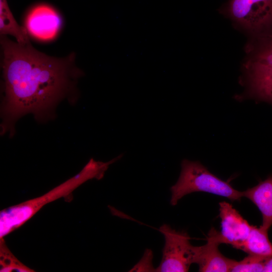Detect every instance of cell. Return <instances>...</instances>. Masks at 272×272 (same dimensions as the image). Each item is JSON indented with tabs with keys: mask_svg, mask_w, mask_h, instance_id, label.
I'll return each mask as SVG.
<instances>
[{
	"mask_svg": "<svg viewBox=\"0 0 272 272\" xmlns=\"http://www.w3.org/2000/svg\"><path fill=\"white\" fill-rule=\"evenodd\" d=\"M3 100L1 132L14 134L16 121L28 113L43 121L75 91L83 72L72 53L63 58L46 55L29 42L21 44L1 35Z\"/></svg>",
	"mask_w": 272,
	"mask_h": 272,
	"instance_id": "1",
	"label": "cell"
},
{
	"mask_svg": "<svg viewBox=\"0 0 272 272\" xmlns=\"http://www.w3.org/2000/svg\"><path fill=\"white\" fill-rule=\"evenodd\" d=\"M120 155L108 161L91 158L76 175L45 194L5 209L0 213V238L23 226L46 205L70 195L75 190L89 180L102 178L109 166L121 158Z\"/></svg>",
	"mask_w": 272,
	"mask_h": 272,
	"instance_id": "2",
	"label": "cell"
},
{
	"mask_svg": "<svg viewBox=\"0 0 272 272\" xmlns=\"http://www.w3.org/2000/svg\"><path fill=\"white\" fill-rule=\"evenodd\" d=\"M181 172L176 183L170 188V204L175 206L187 194L205 192L223 196L232 201H239L243 197L228 182L212 173L198 161L182 160Z\"/></svg>",
	"mask_w": 272,
	"mask_h": 272,
	"instance_id": "3",
	"label": "cell"
},
{
	"mask_svg": "<svg viewBox=\"0 0 272 272\" xmlns=\"http://www.w3.org/2000/svg\"><path fill=\"white\" fill-rule=\"evenodd\" d=\"M165 238L161 263L156 269L159 272H185L193 263V247L184 231H177L167 224L160 227Z\"/></svg>",
	"mask_w": 272,
	"mask_h": 272,
	"instance_id": "4",
	"label": "cell"
},
{
	"mask_svg": "<svg viewBox=\"0 0 272 272\" xmlns=\"http://www.w3.org/2000/svg\"><path fill=\"white\" fill-rule=\"evenodd\" d=\"M227 11L234 20L251 30L272 24V0H231Z\"/></svg>",
	"mask_w": 272,
	"mask_h": 272,
	"instance_id": "5",
	"label": "cell"
},
{
	"mask_svg": "<svg viewBox=\"0 0 272 272\" xmlns=\"http://www.w3.org/2000/svg\"><path fill=\"white\" fill-rule=\"evenodd\" d=\"M61 18L53 7L39 4L31 7L25 18V28L28 34L40 41H49L58 34Z\"/></svg>",
	"mask_w": 272,
	"mask_h": 272,
	"instance_id": "6",
	"label": "cell"
},
{
	"mask_svg": "<svg viewBox=\"0 0 272 272\" xmlns=\"http://www.w3.org/2000/svg\"><path fill=\"white\" fill-rule=\"evenodd\" d=\"M221 232L217 231V238L220 243L231 245L241 250L248 237L252 225L245 220L231 204L223 201L219 203Z\"/></svg>",
	"mask_w": 272,
	"mask_h": 272,
	"instance_id": "7",
	"label": "cell"
},
{
	"mask_svg": "<svg viewBox=\"0 0 272 272\" xmlns=\"http://www.w3.org/2000/svg\"><path fill=\"white\" fill-rule=\"evenodd\" d=\"M216 231L212 228L208 234L207 243L202 246H194L192 261L198 265L199 271H231L236 262L220 252L218 247L221 243L217 238Z\"/></svg>",
	"mask_w": 272,
	"mask_h": 272,
	"instance_id": "8",
	"label": "cell"
},
{
	"mask_svg": "<svg viewBox=\"0 0 272 272\" xmlns=\"http://www.w3.org/2000/svg\"><path fill=\"white\" fill-rule=\"evenodd\" d=\"M242 194L258 208L262 217L261 226L268 230L272 226V176L242 191Z\"/></svg>",
	"mask_w": 272,
	"mask_h": 272,
	"instance_id": "9",
	"label": "cell"
},
{
	"mask_svg": "<svg viewBox=\"0 0 272 272\" xmlns=\"http://www.w3.org/2000/svg\"><path fill=\"white\" fill-rule=\"evenodd\" d=\"M268 230L261 226H252L249 234L244 242L241 250L248 254L268 259L272 256V243L269 241Z\"/></svg>",
	"mask_w": 272,
	"mask_h": 272,
	"instance_id": "10",
	"label": "cell"
},
{
	"mask_svg": "<svg viewBox=\"0 0 272 272\" xmlns=\"http://www.w3.org/2000/svg\"><path fill=\"white\" fill-rule=\"evenodd\" d=\"M0 33L14 36L17 42L21 44L30 42L25 27L20 26L15 20L7 0H0Z\"/></svg>",
	"mask_w": 272,
	"mask_h": 272,
	"instance_id": "11",
	"label": "cell"
},
{
	"mask_svg": "<svg viewBox=\"0 0 272 272\" xmlns=\"http://www.w3.org/2000/svg\"><path fill=\"white\" fill-rule=\"evenodd\" d=\"M1 272H34L35 270L20 261L8 247L4 238H0Z\"/></svg>",
	"mask_w": 272,
	"mask_h": 272,
	"instance_id": "12",
	"label": "cell"
},
{
	"mask_svg": "<svg viewBox=\"0 0 272 272\" xmlns=\"http://www.w3.org/2000/svg\"><path fill=\"white\" fill-rule=\"evenodd\" d=\"M267 259L248 254L240 261H236L231 271L259 272L263 271L265 261Z\"/></svg>",
	"mask_w": 272,
	"mask_h": 272,
	"instance_id": "13",
	"label": "cell"
},
{
	"mask_svg": "<svg viewBox=\"0 0 272 272\" xmlns=\"http://www.w3.org/2000/svg\"><path fill=\"white\" fill-rule=\"evenodd\" d=\"M263 271L272 272V256L265 261Z\"/></svg>",
	"mask_w": 272,
	"mask_h": 272,
	"instance_id": "14",
	"label": "cell"
}]
</instances>
